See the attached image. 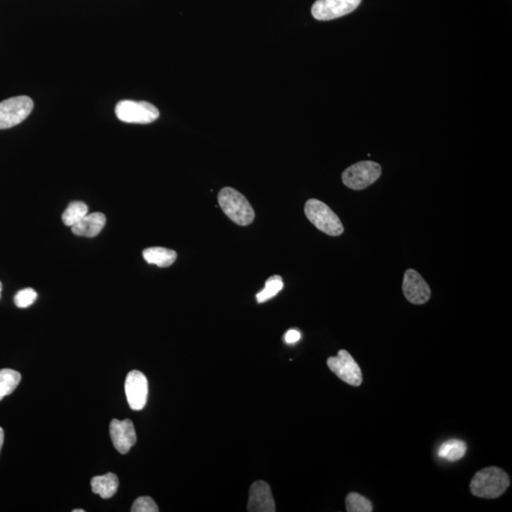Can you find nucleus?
I'll return each mask as SVG.
<instances>
[{"label": "nucleus", "instance_id": "obj_1", "mask_svg": "<svg viewBox=\"0 0 512 512\" xmlns=\"http://www.w3.org/2000/svg\"><path fill=\"white\" fill-rule=\"evenodd\" d=\"M509 486L508 475L496 467L479 470L470 482V489L475 496L494 499L501 496Z\"/></svg>", "mask_w": 512, "mask_h": 512}, {"label": "nucleus", "instance_id": "obj_2", "mask_svg": "<svg viewBox=\"0 0 512 512\" xmlns=\"http://www.w3.org/2000/svg\"><path fill=\"white\" fill-rule=\"evenodd\" d=\"M217 202L223 213L239 226L252 224L255 213L246 197L232 187H224L217 195Z\"/></svg>", "mask_w": 512, "mask_h": 512}, {"label": "nucleus", "instance_id": "obj_3", "mask_svg": "<svg viewBox=\"0 0 512 512\" xmlns=\"http://www.w3.org/2000/svg\"><path fill=\"white\" fill-rule=\"evenodd\" d=\"M305 214L307 219L321 232L330 236H340L345 232L340 217L321 200L311 198L305 202Z\"/></svg>", "mask_w": 512, "mask_h": 512}, {"label": "nucleus", "instance_id": "obj_4", "mask_svg": "<svg viewBox=\"0 0 512 512\" xmlns=\"http://www.w3.org/2000/svg\"><path fill=\"white\" fill-rule=\"evenodd\" d=\"M381 176V165L372 161H363L346 168L341 174V181L349 189L360 191L375 183Z\"/></svg>", "mask_w": 512, "mask_h": 512}, {"label": "nucleus", "instance_id": "obj_5", "mask_svg": "<svg viewBox=\"0 0 512 512\" xmlns=\"http://www.w3.org/2000/svg\"><path fill=\"white\" fill-rule=\"evenodd\" d=\"M118 119L123 123L147 125L159 117V109L148 102L120 101L115 107Z\"/></svg>", "mask_w": 512, "mask_h": 512}, {"label": "nucleus", "instance_id": "obj_6", "mask_svg": "<svg viewBox=\"0 0 512 512\" xmlns=\"http://www.w3.org/2000/svg\"><path fill=\"white\" fill-rule=\"evenodd\" d=\"M34 109V102L28 96H16L0 102V130L19 125Z\"/></svg>", "mask_w": 512, "mask_h": 512}, {"label": "nucleus", "instance_id": "obj_7", "mask_svg": "<svg viewBox=\"0 0 512 512\" xmlns=\"http://www.w3.org/2000/svg\"><path fill=\"white\" fill-rule=\"evenodd\" d=\"M327 366L339 379L346 384L352 386H360L362 384V370L348 351L341 349L337 356L329 357Z\"/></svg>", "mask_w": 512, "mask_h": 512}, {"label": "nucleus", "instance_id": "obj_8", "mask_svg": "<svg viewBox=\"0 0 512 512\" xmlns=\"http://www.w3.org/2000/svg\"><path fill=\"white\" fill-rule=\"evenodd\" d=\"M362 0H317L311 13L317 20H332L345 16L356 10Z\"/></svg>", "mask_w": 512, "mask_h": 512}, {"label": "nucleus", "instance_id": "obj_9", "mask_svg": "<svg viewBox=\"0 0 512 512\" xmlns=\"http://www.w3.org/2000/svg\"><path fill=\"white\" fill-rule=\"evenodd\" d=\"M125 391L129 407L134 411L145 408L147 403L148 381L145 374L130 371L126 379Z\"/></svg>", "mask_w": 512, "mask_h": 512}, {"label": "nucleus", "instance_id": "obj_10", "mask_svg": "<svg viewBox=\"0 0 512 512\" xmlns=\"http://www.w3.org/2000/svg\"><path fill=\"white\" fill-rule=\"evenodd\" d=\"M403 291L411 304H426L431 298L430 286L415 269H408L404 274Z\"/></svg>", "mask_w": 512, "mask_h": 512}, {"label": "nucleus", "instance_id": "obj_11", "mask_svg": "<svg viewBox=\"0 0 512 512\" xmlns=\"http://www.w3.org/2000/svg\"><path fill=\"white\" fill-rule=\"evenodd\" d=\"M109 433L113 445L120 453H128L136 444V432L130 420H113L109 425Z\"/></svg>", "mask_w": 512, "mask_h": 512}, {"label": "nucleus", "instance_id": "obj_12", "mask_svg": "<svg viewBox=\"0 0 512 512\" xmlns=\"http://www.w3.org/2000/svg\"><path fill=\"white\" fill-rule=\"evenodd\" d=\"M276 511L271 487L265 481H256L250 489L248 511L274 512Z\"/></svg>", "mask_w": 512, "mask_h": 512}, {"label": "nucleus", "instance_id": "obj_13", "mask_svg": "<svg viewBox=\"0 0 512 512\" xmlns=\"http://www.w3.org/2000/svg\"><path fill=\"white\" fill-rule=\"evenodd\" d=\"M106 216L102 213L87 214L78 223L71 227L74 235L95 238L104 229L106 225Z\"/></svg>", "mask_w": 512, "mask_h": 512}, {"label": "nucleus", "instance_id": "obj_14", "mask_svg": "<svg viewBox=\"0 0 512 512\" xmlns=\"http://www.w3.org/2000/svg\"><path fill=\"white\" fill-rule=\"evenodd\" d=\"M142 256L148 264L157 265L159 268H167L173 265L178 257L175 250L162 247L147 248L142 252Z\"/></svg>", "mask_w": 512, "mask_h": 512}, {"label": "nucleus", "instance_id": "obj_15", "mask_svg": "<svg viewBox=\"0 0 512 512\" xmlns=\"http://www.w3.org/2000/svg\"><path fill=\"white\" fill-rule=\"evenodd\" d=\"M93 494H99L103 499H109L116 494L119 488V480L116 475L109 473L104 475L95 476L92 479Z\"/></svg>", "mask_w": 512, "mask_h": 512}, {"label": "nucleus", "instance_id": "obj_16", "mask_svg": "<svg viewBox=\"0 0 512 512\" xmlns=\"http://www.w3.org/2000/svg\"><path fill=\"white\" fill-rule=\"evenodd\" d=\"M467 451L466 443L459 439H450L440 445L439 456L450 462L461 461Z\"/></svg>", "mask_w": 512, "mask_h": 512}, {"label": "nucleus", "instance_id": "obj_17", "mask_svg": "<svg viewBox=\"0 0 512 512\" xmlns=\"http://www.w3.org/2000/svg\"><path fill=\"white\" fill-rule=\"evenodd\" d=\"M21 382V375L12 369L0 370V401L11 395Z\"/></svg>", "mask_w": 512, "mask_h": 512}, {"label": "nucleus", "instance_id": "obj_18", "mask_svg": "<svg viewBox=\"0 0 512 512\" xmlns=\"http://www.w3.org/2000/svg\"><path fill=\"white\" fill-rule=\"evenodd\" d=\"M89 214V207L82 202H73L70 203L62 214V220L66 226H73L78 223L80 220Z\"/></svg>", "mask_w": 512, "mask_h": 512}, {"label": "nucleus", "instance_id": "obj_19", "mask_svg": "<svg viewBox=\"0 0 512 512\" xmlns=\"http://www.w3.org/2000/svg\"><path fill=\"white\" fill-rule=\"evenodd\" d=\"M283 287L282 277L279 276V275H274V276L269 277L266 281L265 288L260 293L256 294V300L260 304L267 302L268 300L276 296L282 291Z\"/></svg>", "mask_w": 512, "mask_h": 512}, {"label": "nucleus", "instance_id": "obj_20", "mask_svg": "<svg viewBox=\"0 0 512 512\" xmlns=\"http://www.w3.org/2000/svg\"><path fill=\"white\" fill-rule=\"evenodd\" d=\"M346 511L348 512H371L373 511L370 501L356 492H351L346 499Z\"/></svg>", "mask_w": 512, "mask_h": 512}, {"label": "nucleus", "instance_id": "obj_21", "mask_svg": "<svg viewBox=\"0 0 512 512\" xmlns=\"http://www.w3.org/2000/svg\"><path fill=\"white\" fill-rule=\"evenodd\" d=\"M37 298V293L31 288H25L18 291L15 297V304L19 308L29 307L35 302Z\"/></svg>", "mask_w": 512, "mask_h": 512}, {"label": "nucleus", "instance_id": "obj_22", "mask_svg": "<svg viewBox=\"0 0 512 512\" xmlns=\"http://www.w3.org/2000/svg\"><path fill=\"white\" fill-rule=\"evenodd\" d=\"M132 512H158L159 508L155 501L150 496H142L135 500L131 508Z\"/></svg>", "mask_w": 512, "mask_h": 512}, {"label": "nucleus", "instance_id": "obj_23", "mask_svg": "<svg viewBox=\"0 0 512 512\" xmlns=\"http://www.w3.org/2000/svg\"><path fill=\"white\" fill-rule=\"evenodd\" d=\"M300 339H301V333L297 331L295 329L288 330V331L286 332L285 336H284V340L288 345H293V343H297Z\"/></svg>", "mask_w": 512, "mask_h": 512}, {"label": "nucleus", "instance_id": "obj_24", "mask_svg": "<svg viewBox=\"0 0 512 512\" xmlns=\"http://www.w3.org/2000/svg\"><path fill=\"white\" fill-rule=\"evenodd\" d=\"M4 443V429L0 427V451H1L2 446Z\"/></svg>", "mask_w": 512, "mask_h": 512}, {"label": "nucleus", "instance_id": "obj_25", "mask_svg": "<svg viewBox=\"0 0 512 512\" xmlns=\"http://www.w3.org/2000/svg\"><path fill=\"white\" fill-rule=\"evenodd\" d=\"M73 512H85L84 509H74Z\"/></svg>", "mask_w": 512, "mask_h": 512}, {"label": "nucleus", "instance_id": "obj_26", "mask_svg": "<svg viewBox=\"0 0 512 512\" xmlns=\"http://www.w3.org/2000/svg\"><path fill=\"white\" fill-rule=\"evenodd\" d=\"M2 284L0 282V297H1Z\"/></svg>", "mask_w": 512, "mask_h": 512}]
</instances>
